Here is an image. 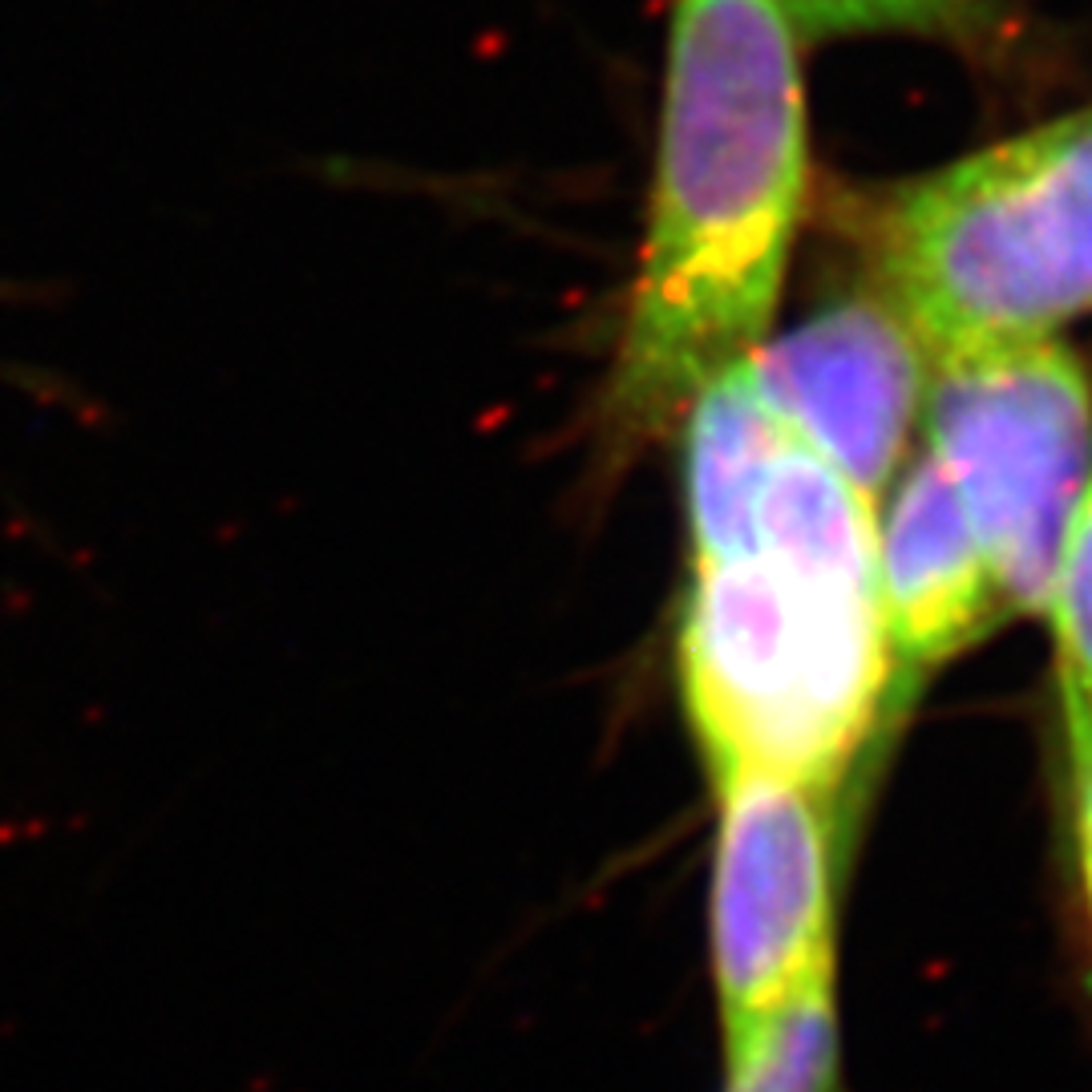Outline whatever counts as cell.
<instances>
[{
    "instance_id": "cell-1",
    "label": "cell",
    "mask_w": 1092,
    "mask_h": 1092,
    "mask_svg": "<svg viewBox=\"0 0 1092 1092\" xmlns=\"http://www.w3.org/2000/svg\"><path fill=\"white\" fill-rule=\"evenodd\" d=\"M797 41L777 0H672L644 252L595 413L607 462L676 433L777 312L806 195Z\"/></svg>"
},
{
    "instance_id": "cell-2",
    "label": "cell",
    "mask_w": 1092,
    "mask_h": 1092,
    "mask_svg": "<svg viewBox=\"0 0 1092 1092\" xmlns=\"http://www.w3.org/2000/svg\"><path fill=\"white\" fill-rule=\"evenodd\" d=\"M680 692L712 781L765 773L838 797L898 708L878 555L756 542L692 562Z\"/></svg>"
},
{
    "instance_id": "cell-3",
    "label": "cell",
    "mask_w": 1092,
    "mask_h": 1092,
    "mask_svg": "<svg viewBox=\"0 0 1092 1092\" xmlns=\"http://www.w3.org/2000/svg\"><path fill=\"white\" fill-rule=\"evenodd\" d=\"M866 248L935 357L1048 340L1092 312V110L902 183Z\"/></svg>"
},
{
    "instance_id": "cell-4",
    "label": "cell",
    "mask_w": 1092,
    "mask_h": 1092,
    "mask_svg": "<svg viewBox=\"0 0 1092 1092\" xmlns=\"http://www.w3.org/2000/svg\"><path fill=\"white\" fill-rule=\"evenodd\" d=\"M930 457L955 481L1008 612H1048L1092 477L1089 372L1056 340L939 357Z\"/></svg>"
},
{
    "instance_id": "cell-5",
    "label": "cell",
    "mask_w": 1092,
    "mask_h": 1092,
    "mask_svg": "<svg viewBox=\"0 0 1092 1092\" xmlns=\"http://www.w3.org/2000/svg\"><path fill=\"white\" fill-rule=\"evenodd\" d=\"M712 785L708 915L728 1065L834 967V797L765 773Z\"/></svg>"
},
{
    "instance_id": "cell-6",
    "label": "cell",
    "mask_w": 1092,
    "mask_h": 1092,
    "mask_svg": "<svg viewBox=\"0 0 1092 1092\" xmlns=\"http://www.w3.org/2000/svg\"><path fill=\"white\" fill-rule=\"evenodd\" d=\"M761 401L866 502L895 477L926 401V344L882 296L813 312L745 357Z\"/></svg>"
},
{
    "instance_id": "cell-7",
    "label": "cell",
    "mask_w": 1092,
    "mask_h": 1092,
    "mask_svg": "<svg viewBox=\"0 0 1092 1092\" xmlns=\"http://www.w3.org/2000/svg\"><path fill=\"white\" fill-rule=\"evenodd\" d=\"M878 603L898 708L919 692L926 672L1008 616L963 498L930 453L911 462L878 538Z\"/></svg>"
},
{
    "instance_id": "cell-8",
    "label": "cell",
    "mask_w": 1092,
    "mask_h": 1092,
    "mask_svg": "<svg viewBox=\"0 0 1092 1092\" xmlns=\"http://www.w3.org/2000/svg\"><path fill=\"white\" fill-rule=\"evenodd\" d=\"M834 967L810 980L789 1008L725 1065V1092H838Z\"/></svg>"
},
{
    "instance_id": "cell-9",
    "label": "cell",
    "mask_w": 1092,
    "mask_h": 1092,
    "mask_svg": "<svg viewBox=\"0 0 1092 1092\" xmlns=\"http://www.w3.org/2000/svg\"><path fill=\"white\" fill-rule=\"evenodd\" d=\"M797 37H866L902 33L959 45L967 53L995 49L1008 37L1000 0H777Z\"/></svg>"
},
{
    "instance_id": "cell-10",
    "label": "cell",
    "mask_w": 1092,
    "mask_h": 1092,
    "mask_svg": "<svg viewBox=\"0 0 1092 1092\" xmlns=\"http://www.w3.org/2000/svg\"><path fill=\"white\" fill-rule=\"evenodd\" d=\"M1048 616L1056 631L1061 712L1065 721H1092V477L1068 527Z\"/></svg>"
},
{
    "instance_id": "cell-11",
    "label": "cell",
    "mask_w": 1092,
    "mask_h": 1092,
    "mask_svg": "<svg viewBox=\"0 0 1092 1092\" xmlns=\"http://www.w3.org/2000/svg\"><path fill=\"white\" fill-rule=\"evenodd\" d=\"M1068 745V793H1072V841H1076V866L1080 891L1092 926V721H1065Z\"/></svg>"
}]
</instances>
